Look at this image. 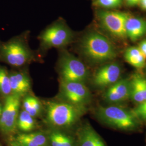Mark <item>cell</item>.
I'll return each mask as SVG.
<instances>
[{
	"label": "cell",
	"instance_id": "cell-1",
	"mask_svg": "<svg viewBox=\"0 0 146 146\" xmlns=\"http://www.w3.org/2000/svg\"><path fill=\"white\" fill-rule=\"evenodd\" d=\"M80 47L84 56L94 63L108 62L117 55L115 47L110 40L95 31L84 37Z\"/></svg>",
	"mask_w": 146,
	"mask_h": 146
},
{
	"label": "cell",
	"instance_id": "cell-2",
	"mask_svg": "<svg viewBox=\"0 0 146 146\" xmlns=\"http://www.w3.org/2000/svg\"><path fill=\"white\" fill-rule=\"evenodd\" d=\"M70 103L50 102L47 105V120L52 125L67 127L77 120L78 110Z\"/></svg>",
	"mask_w": 146,
	"mask_h": 146
},
{
	"label": "cell",
	"instance_id": "cell-3",
	"mask_svg": "<svg viewBox=\"0 0 146 146\" xmlns=\"http://www.w3.org/2000/svg\"><path fill=\"white\" fill-rule=\"evenodd\" d=\"M59 68L61 77L64 82H83L88 74L84 63L68 52L62 53Z\"/></svg>",
	"mask_w": 146,
	"mask_h": 146
},
{
	"label": "cell",
	"instance_id": "cell-4",
	"mask_svg": "<svg viewBox=\"0 0 146 146\" xmlns=\"http://www.w3.org/2000/svg\"><path fill=\"white\" fill-rule=\"evenodd\" d=\"M129 14L116 11L100 10L97 17L101 26L112 36L119 39L127 38L125 23Z\"/></svg>",
	"mask_w": 146,
	"mask_h": 146
},
{
	"label": "cell",
	"instance_id": "cell-5",
	"mask_svg": "<svg viewBox=\"0 0 146 146\" xmlns=\"http://www.w3.org/2000/svg\"><path fill=\"white\" fill-rule=\"evenodd\" d=\"M73 38L72 31L63 22L49 27L40 36L42 46L47 48L64 47L72 42Z\"/></svg>",
	"mask_w": 146,
	"mask_h": 146
},
{
	"label": "cell",
	"instance_id": "cell-6",
	"mask_svg": "<svg viewBox=\"0 0 146 146\" xmlns=\"http://www.w3.org/2000/svg\"><path fill=\"white\" fill-rule=\"evenodd\" d=\"M98 113L106 123L120 129H133L136 125L135 118L131 112L119 107H101Z\"/></svg>",
	"mask_w": 146,
	"mask_h": 146
},
{
	"label": "cell",
	"instance_id": "cell-7",
	"mask_svg": "<svg viewBox=\"0 0 146 146\" xmlns=\"http://www.w3.org/2000/svg\"><path fill=\"white\" fill-rule=\"evenodd\" d=\"M1 54L5 61L15 67H21L31 58V51L24 42L14 40L4 44L1 48Z\"/></svg>",
	"mask_w": 146,
	"mask_h": 146
},
{
	"label": "cell",
	"instance_id": "cell-8",
	"mask_svg": "<svg viewBox=\"0 0 146 146\" xmlns=\"http://www.w3.org/2000/svg\"><path fill=\"white\" fill-rule=\"evenodd\" d=\"M20 96L13 94L8 95L0 117V129L6 133L13 132L17 126Z\"/></svg>",
	"mask_w": 146,
	"mask_h": 146
},
{
	"label": "cell",
	"instance_id": "cell-9",
	"mask_svg": "<svg viewBox=\"0 0 146 146\" xmlns=\"http://www.w3.org/2000/svg\"><path fill=\"white\" fill-rule=\"evenodd\" d=\"M61 90L68 102L76 106L84 104L88 99V89L83 82L62 81Z\"/></svg>",
	"mask_w": 146,
	"mask_h": 146
},
{
	"label": "cell",
	"instance_id": "cell-10",
	"mask_svg": "<svg viewBox=\"0 0 146 146\" xmlns=\"http://www.w3.org/2000/svg\"><path fill=\"white\" fill-rule=\"evenodd\" d=\"M121 73L120 66L115 63H108L97 70L93 78L94 83L99 87H105L119 80Z\"/></svg>",
	"mask_w": 146,
	"mask_h": 146
},
{
	"label": "cell",
	"instance_id": "cell-11",
	"mask_svg": "<svg viewBox=\"0 0 146 146\" xmlns=\"http://www.w3.org/2000/svg\"><path fill=\"white\" fill-rule=\"evenodd\" d=\"M130 80L122 79L110 86L104 98L110 102L117 103L130 99Z\"/></svg>",
	"mask_w": 146,
	"mask_h": 146
},
{
	"label": "cell",
	"instance_id": "cell-12",
	"mask_svg": "<svg viewBox=\"0 0 146 146\" xmlns=\"http://www.w3.org/2000/svg\"><path fill=\"white\" fill-rule=\"evenodd\" d=\"M127 37L135 42L146 35V20L129 16L125 23Z\"/></svg>",
	"mask_w": 146,
	"mask_h": 146
},
{
	"label": "cell",
	"instance_id": "cell-13",
	"mask_svg": "<svg viewBox=\"0 0 146 146\" xmlns=\"http://www.w3.org/2000/svg\"><path fill=\"white\" fill-rule=\"evenodd\" d=\"M130 99L137 104L146 101V78L139 74L134 75L130 80Z\"/></svg>",
	"mask_w": 146,
	"mask_h": 146
},
{
	"label": "cell",
	"instance_id": "cell-14",
	"mask_svg": "<svg viewBox=\"0 0 146 146\" xmlns=\"http://www.w3.org/2000/svg\"><path fill=\"white\" fill-rule=\"evenodd\" d=\"M9 77L13 94L21 96L28 92L31 89L30 81L25 74L14 73L10 75Z\"/></svg>",
	"mask_w": 146,
	"mask_h": 146
},
{
	"label": "cell",
	"instance_id": "cell-15",
	"mask_svg": "<svg viewBox=\"0 0 146 146\" xmlns=\"http://www.w3.org/2000/svg\"><path fill=\"white\" fill-rule=\"evenodd\" d=\"M78 139L80 146H106L97 133L89 125L82 129Z\"/></svg>",
	"mask_w": 146,
	"mask_h": 146
},
{
	"label": "cell",
	"instance_id": "cell-16",
	"mask_svg": "<svg viewBox=\"0 0 146 146\" xmlns=\"http://www.w3.org/2000/svg\"><path fill=\"white\" fill-rule=\"evenodd\" d=\"M16 141L22 146H47V137L41 133L21 134L17 136Z\"/></svg>",
	"mask_w": 146,
	"mask_h": 146
},
{
	"label": "cell",
	"instance_id": "cell-17",
	"mask_svg": "<svg viewBox=\"0 0 146 146\" xmlns=\"http://www.w3.org/2000/svg\"><path fill=\"white\" fill-rule=\"evenodd\" d=\"M124 58L127 62L135 68L141 69L146 66V57L138 47L128 48L124 53Z\"/></svg>",
	"mask_w": 146,
	"mask_h": 146
},
{
	"label": "cell",
	"instance_id": "cell-18",
	"mask_svg": "<svg viewBox=\"0 0 146 146\" xmlns=\"http://www.w3.org/2000/svg\"><path fill=\"white\" fill-rule=\"evenodd\" d=\"M17 126L19 129L23 131H30L35 128V120L32 116L24 110L22 111L18 117Z\"/></svg>",
	"mask_w": 146,
	"mask_h": 146
},
{
	"label": "cell",
	"instance_id": "cell-19",
	"mask_svg": "<svg viewBox=\"0 0 146 146\" xmlns=\"http://www.w3.org/2000/svg\"><path fill=\"white\" fill-rule=\"evenodd\" d=\"M25 110L33 117L38 115L41 110V104L36 98L33 96H27L23 103Z\"/></svg>",
	"mask_w": 146,
	"mask_h": 146
},
{
	"label": "cell",
	"instance_id": "cell-20",
	"mask_svg": "<svg viewBox=\"0 0 146 146\" xmlns=\"http://www.w3.org/2000/svg\"><path fill=\"white\" fill-rule=\"evenodd\" d=\"M50 141L52 146H73L72 140L58 131H53L51 133Z\"/></svg>",
	"mask_w": 146,
	"mask_h": 146
},
{
	"label": "cell",
	"instance_id": "cell-21",
	"mask_svg": "<svg viewBox=\"0 0 146 146\" xmlns=\"http://www.w3.org/2000/svg\"><path fill=\"white\" fill-rule=\"evenodd\" d=\"M0 92L5 95L12 93L10 77L5 69L0 67Z\"/></svg>",
	"mask_w": 146,
	"mask_h": 146
},
{
	"label": "cell",
	"instance_id": "cell-22",
	"mask_svg": "<svg viewBox=\"0 0 146 146\" xmlns=\"http://www.w3.org/2000/svg\"><path fill=\"white\" fill-rule=\"evenodd\" d=\"M122 0H94L95 6L104 9H114L120 7Z\"/></svg>",
	"mask_w": 146,
	"mask_h": 146
},
{
	"label": "cell",
	"instance_id": "cell-23",
	"mask_svg": "<svg viewBox=\"0 0 146 146\" xmlns=\"http://www.w3.org/2000/svg\"><path fill=\"white\" fill-rule=\"evenodd\" d=\"M135 118L141 120H146V101L139 104V105L131 111Z\"/></svg>",
	"mask_w": 146,
	"mask_h": 146
},
{
	"label": "cell",
	"instance_id": "cell-24",
	"mask_svg": "<svg viewBox=\"0 0 146 146\" xmlns=\"http://www.w3.org/2000/svg\"><path fill=\"white\" fill-rule=\"evenodd\" d=\"M138 48L146 57V39L143 40L140 42L139 44Z\"/></svg>",
	"mask_w": 146,
	"mask_h": 146
},
{
	"label": "cell",
	"instance_id": "cell-25",
	"mask_svg": "<svg viewBox=\"0 0 146 146\" xmlns=\"http://www.w3.org/2000/svg\"><path fill=\"white\" fill-rule=\"evenodd\" d=\"M125 3L129 7H133L139 4L140 0H125Z\"/></svg>",
	"mask_w": 146,
	"mask_h": 146
},
{
	"label": "cell",
	"instance_id": "cell-26",
	"mask_svg": "<svg viewBox=\"0 0 146 146\" xmlns=\"http://www.w3.org/2000/svg\"><path fill=\"white\" fill-rule=\"evenodd\" d=\"M139 5H140L142 9L146 11V0H140Z\"/></svg>",
	"mask_w": 146,
	"mask_h": 146
},
{
	"label": "cell",
	"instance_id": "cell-27",
	"mask_svg": "<svg viewBox=\"0 0 146 146\" xmlns=\"http://www.w3.org/2000/svg\"><path fill=\"white\" fill-rule=\"evenodd\" d=\"M9 146H22L19 144L15 140L14 141H11L9 142Z\"/></svg>",
	"mask_w": 146,
	"mask_h": 146
},
{
	"label": "cell",
	"instance_id": "cell-28",
	"mask_svg": "<svg viewBox=\"0 0 146 146\" xmlns=\"http://www.w3.org/2000/svg\"><path fill=\"white\" fill-rule=\"evenodd\" d=\"M2 109H3V108L2 107V106H1V104H0V117H1V114H2Z\"/></svg>",
	"mask_w": 146,
	"mask_h": 146
},
{
	"label": "cell",
	"instance_id": "cell-29",
	"mask_svg": "<svg viewBox=\"0 0 146 146\" xmlns=\"http://www.w3.org/2000/svg\"><path fill=\"white\" fill-rule=\"evenodd\" d=\"M145 67H146V66H145Z\"/></svg>",
	"mask_w": 146,
	"mask_h": 146
},
{
	"label": "cell",
	"instance_id": "cell-30",
	"mask_svg": "<svg viewBox=\"0 0 146 146\" xmlns=\"http://www.w3.org/2000/svg\"></svg>",
	"mask_w": 146,
	"mask_h": 146
}]
</instances>
